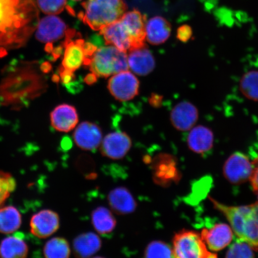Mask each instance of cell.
Segmentation results:
<instances>
[{"instance_id":"obj_29","label":"cell","mask_w":258,"mask_h":258,"mask_svg":"<svg viewBox=\"0 0 258 258\" xmlns=\"http://www.w3.org/2000/svg\"><path fill=\"white\" fill-rule=\"evenodd\" d=\"M145 257H174L172 247L164 241L155 240L147 245L144 251Z\"/></svg>"},{"instance_id":"obj_7","label":"cell","mask_w":258,"mask_h":258,"mask_svg":"<svg viewBox=\"0 0 258 258\" xmlns=\"http://www.w3.org/2000/svg\"><path fill=\"white\" fill-rule=\"evenodd\" d=\"M109 92L119 101H127L138 95L140 82L128 70L112 76L108 83Z\"/></svg>"},{"instance_id":"obj_19","label":"cell","mask_w":258,"mask_h":258,"mask_svg":"<svg viewBox=\"0 0 258 258\" xmlns=\"http://www.w3.org/2000/svg\"><path fill=\"white\" fill-rule=\"evenodd\" d=\"M108 202L112 210L121 215L132 214L136 211L138 206L134 196L124 186L112 189L108 194Z\"/></svg>"},{"instance_id":"obj_16","label":"cell","mask_w":258,"mask_h":258,"mask_svg":"<svg viewBox=\"0 0 258 258\" xmlns=\"http://www.w3.org/2000/svg\"><path fill=\"white\" fill-rule=\"evenodd\" d=\"M199 118L198 108L191 102L183 101L177 104L170 114L173 126L180 131L191 130Z\"/></svg>"},{"instance_id":"obj_4","label":"cell","mask_w":258,"mask_h":258,"mask_svg":"<svg viewBox=\"0 0 258 258\" xmlns=\"http://www.w3.org/2000/svg\"><path fill=\"white\" fill-rule=\"evenodd\" d=\"M90 71L97 77H108L128 69L126 52L114 46L97 48L90 59Z\"/></svg>"},{"instance_id":"obj_17","label":"cell","mask_w":258,"mask_h":258,"mask_svg":"<svg viewBox=\"0 0 258 258\" xmlns=\"http://www.w3.org/2000/svg\"><path fill=\"white\" fill-rule=\"evenodd\" d=\"M50 122L51 126L56 131L68 133L78 124L79 115L73 106L62 104L51 112Z\"/></svg>"},{"instance_id":"obj_1","label":"cell","mask_w":258,"mask_h":258,"mask_svg":"<svg viewBox=\"0 0 258 258\" xmlns=\"http://www.w3.org/2000/svg\"><path fill=\"white\" fill-rule=\"evenodd\" d=\"M33 5L28 0H0V47L23 45L36 26Z\"/></svg>"},{"instance_id":"obj_21","label":"cell","mask_w":258,"mask_h":258,"mask_svg":"<svg viewBox=\"0 0 258 258\" xmlns=\"http://www.w3.org/2000/svg\"><path fill=\"white\" fill-rule=\"evenodd\" d=\"M214 141V134L211 130L204 125H198L190 131L186 141L192 152L203 154L212 149Z\"/></svg>"},{"instance_id":"obj_37","label":"cell","mask_w":258,"mask_h":258,"mask_svg":"<svg viewBox=\"0 0 258 258\" xmlns=\"http://www.w3.org/2000/svg\"><path fill=\"white\" fill-rule=\"evenodd\" d=\"M6 50L5 48L0 47V57H3L6 55Z\"/></svg>"},{"instance_id":"obj_30","label":"cell","mask_w":258,"mask_h":258,"mask_svg":"<svg viewBox=\"0 0 258 258\" xmlns=\"http://www.w3.org/2000/svg\"><path fill=\"white\" fill-rule=\"evenodd\" d=\"M16 188L15 177L11 173L0 170V208Z\"/></svg>"},{"instance_id":"obj_28","label":"cell","mask_w":258,"mask_h":258,"mask_svg":"<svg viewBox=\"0 0 258 258\" xmlns=\"http://www.w3.org/2000/svg\"><path fill=\"white\" fill-rule=\"evenodd\" d=\"M240 91L245 98L258 102V71L245 73L240 81Z\"/></svg>"},{"instance_id":"obj_9","label":"cell","mask_w":258,"mask_h":258,"mask_svg":"<svg viewBox=\"0 0 258 258\" xmlns=\"http://www.w3.org/2000/svg\"><path fill=\"white\" fill-rule=\"evenodd\" d=\"M132 142L124 132H114L103 138L100 150L104 157L112 160H121L130 151Z\"/></svg>"},{"instance_id":"obj_26","label":"cell","mask_w":258,"mask_h":258,"mask_svg":"<svg viewBox=\"0 0 258 258\" xmlns=\"http://www.w3.org/2000/svg\"><path fill=\"white\" fill-rule=\"evenodd\" d=\"M21 225L22 216L17 208L13 206L0 208V233H14Z\"/></svg>"},{"instance_id":"obj_12","label":"cell","mask_w":258,"mask_h":258,"mask_svg":"<svg viewBox=\"0 0 258 258\" xmlns=\"http://www.w3.org/2000/svg\"><path fill=\"white\" fill-rule=\"evenodd\" d=\"M69 30L62 19L49 15L38 22L35 37L41 43L51 44L62 39Z\"/></svg>"},{"instance_id":"obj_36","label":"cell","mask_w":258,"mask_h":258,"mask_svg":"<svg viewBox=\"0 0 258 258\" xmlns=\"http://www.w3.org/2000/svg\"><path fill=\"white\" fill-rule=\"evenodd\" d=\"M160 97L157 95L154 96L152 97V99H151L150 102L151 104L154 106L159 105V103L161 102L160 99L159 100Z\"/></svg>"},{"instance_id":"obj_25","label":"cell","mask_w":258,"mask_h":258,"mask_svg":"<svg viewBox=\"0 0 258 258\" xmlns=\"http://www.w3.org/2000/svg\"><path fill=\"white\" fill-rule=\"evenodd\" d=\"M28 251L27 243L17 235L6 237L0 243V257L24 258L27 257Z\"/></svg>"},{"instance_id":"obj_11","label":"cell","mask_w":258,"mask_h":258,"mask_svg":"<svg viewBox=\"0 0 258 258\" xmlns=\"http://www.w3.org/2000/svg\"><path fill=\"white\" fill-rule=\"evenodd\" d=\"M59 215L50 209L41 210L31 218V233L39 238L50 237L59 230Z\"/></svg>"},{"instance_id":"obj_18","label":"cell","mask_w":258,"mask_h":258,"mask_svg":"<svg viewBox=\"0 0 258 258\" xmlns=\"http://www.w3.org/2000/svg\"><path fill=\"white\" fill-rule=\"evenodd\" d=\"M128 51V67L132 72L140 76H147L153 72L156 67V62L149 49L144 46Z\"/></svg>"},{"instance_id":"obj_20","label":"cell","mask_w":258,"mask_h":258,"mask_svg":"<svg viewBox=\"0 0 258 258\" xmlns=\"http://www.w3.org/2000/svg\"><path fill=\"white\" fill-rule=\"evenodd\" d=\"M120 20L133 38L135 48L145 46V40L146 38V16L143 15L137 10H134L125 12L122 16Z\"/></svg>"},{"instance_id":"obj_34","label":"cell","mask_w":258,"mask_h":258,"mask_svg":"<svg viewBox=\"0 0 258 258\" xmlns=\"http://www.w3.org/2000/svg\"><path fill=\"white\" fill-rule=\"evenodd\" d=\"M253 169L249 178V181L253 190L258 192V155L252 162Z\"/></svg>"},{"instance_id":"obj_2","label":"cell","mask_w":258,"mask_h":258,"mask_svg":"<svg viewBox=\"0 0 258 258\" xmlns=\"http://www.w3.org/2000/svg\"><path fill=\"white\" fill-rule=\"evenodd\" d=\"M210 201L227 218L237 238L246 242L254 251H258V202L250 205L231 206L212 198Z\"/></svg>"},{"instance_id":"obj_5","label":"cell","mask_w":258,"mask_h":258,"mask_svg":"<svg viewBox=\"0 0 258 258\" xmlns=\"http://www.w3.org/2000/svg\"><path fill=\"white\" fill-rule=\"evenodd\" d=\"M174 257L211 258L217 255L210 251L201 234L197 232L183 230L173 238Z\"/></svg>"},{"instance_id":"obj_8","label":"cell","mask_w":258,"mask_h":258,"mask_svg":"<svg viewBox=\"0 0 258 258\" xmlns=\"http://www.w3.org/2000/svg\"><path fill=\"white\" fill-rule=\"evenodd\" d=\"M253 164L246 155L235 153L225 161L223 172L226 179L234 184H240L249 180Z\"/></svg>"},{"instance_id":"obj_6","label":"cell","mask_w":258,"mask_h":258,"mask_svg":"<svg viewBox=\"0 0 258 258\" xmlns=\"http://www.w3.org/2000/svg\"><path fill=\"white\" fill-rule=\"evenodd\" d=\"M76 31L72 29L68 30L66 40L63 41L64 48L62 69L68 72L74 73L81 67L89 66L90 60L87 56L85 44V41L82 38H77L73 40L76 36Z\"/></svg>"},{"instance_id":"obj_32","label":"cell","mask_w":258,"mask_h":258,"mask_svg":"<svg viewBox=\"0 0 258 258\" xmlns=\"http://www.w3.org/2000/svg\"><path fill=\"white\" fill-rule=\"evenodd\" d=\"M36 3L42 12L49 15L60 14L67 6V0H36Z\"/></svg>"},{"instance_id":"obj_10","label":"cell","mask_w":258,"mask_h":258,"mask_svg":"<svg viewBox=\"0 0 258 258\" xmlns=\"http://www.w3.org/2000/svg\"><path fill=\"white\" fill-rule=\"evenodd\" d=\"M153 178L158 185L166 186L180 178L176 161L171 155H158L153 160Z\"/></svg>"},{"instance_id":"obj_33","label":"cell","mask_w":258,"mask_h":258,"mask_svg":"<svg viewBox=\"0 0 258 258\" xmlns=\"http://www.w3.org/2000/svg\"><path fill=\"white\" fill-rule=\"evenodd\" d=\"M192 35V29L188 25H183L177 29V38L183 43H186L191 39Z\"/></svg>"},{"instance_id":"obj_39","label":"cell","mask_w":258,"mask_h":258,"mask_svg":"<svg viewBox=\"0 0 258 258\" xmlns=\"http://www.w3.org/2000/svg\"><path fill=\"white\" fill-rule=\"evenodd\" d=\"M257 200H258V192H257Z\"/></svg>"},{"instance_id":"obj_24","label":"cell","mask_w":258,"mask_h":258,"mask_svg":"<svg viewBox=\"0 0 258 258\" xmlns=\"http://www.w3.org/2000/svg\"><path fill=\"white\" fill-rule=\"evenodd\" d=\"M91 222L97 233L101 235L110 234L117 225L114 215L110 210L104 206H99L93 211Z\"/></svg>"},{"instance_id":"obj_22","label":"cell","mask_w":258,"mask_h":258,"mask_svg":"<svg viewBox=\"0 0 258 258\" xmlns=\"http://www.w3.org/2000/svg\"><path fill=\"white\" fill-rule=\"evenodd\" d=\"M102 241L99 235L93 232L81 234L73 241L74 253L77 257H89L101 249Z\"/></svg>"},{"instance_id":"obj_13","label":"cell","mask_w":258,"mask_h":258,"mask_svg":"<svg viewBox=\"0 0 258 258\" xmlns=\"http://www.w3.org/2000/svg\"><path fill=\"white\" fill-rule=\"evenodd\" d=\"M105 43L112 45L124 52L135 48V43L130 33L120 19L100 30Z\"/></svg>"},{"instance_id":"obj_38","label":"cell","mask_w":258,"mask_h":258,"mask_svg":"<svg viewBox=\"0 0 258 258\" xmlns=\"http://www.w3.org/2000/svg\"><path fill=\"white\" fill-rule=\"evenodd\" d=\"M73 1L79 2L81 1V0H73Z\"/></svg>"},{"instance_id":"obj_23","label":"cell","mask_w":258,"mask_h":258,"mask_svg":"<svg viewBox=\"0 0 258 258\" xmlns=\"http://www.w3.org/2000/svg\"><path fill=\"white\" fill-rule=\"evenodd\" d=\"M146 39L154 45L163 44L170 37L171 26L168 21L161 16L150 19L145 26Z\"/></svg>"},{"instance_id":"obj_14","label":"cell","mask_w":258,"mask_h":258,"mask_svg":"<svg viewBox=\"0 0 258 258\" xmlns=\"http://www.w3.org/2000/svg\"><path fill=\"white\" fill-rule=\"evenodd\" d=\"M73 139L74 143L80 149L95 151L101 146L102 132L98 125L91 122L84 121L76 128Z\"/></svg>"},{"instance_id":"obj_27","label":"cell","mask_w":258,"mask_h":258,"mask_svg":"<svg viewBox=\"0 0 258 258\" xmlns=\"http://www.w3.org/2000/svg\"><path fill=\"white\" fill-rule=\"evenodd\" d=\"M71 253L72 250L69 242L63 237L51 238L43 248L44 256L47 258H68Z\"/></svg>"},{"instance_id":"obj_15","label":"cell","mask_w":258,"mask_h":258,"mask_svg":"<svg viewBox=\"0 0 258 258\" xmlns=\"http://www.w3.org/2000/svg\"><path fill=\"white\" fill-rule=\"evenodd\" d=\"M233 233L230 225L219 223L210 228L203 229L201 236L209 250L218 251L230 244L234 238Z\"/></svg>"},{"instance_id":"obj_3","label":"cell","mask_w":258,"mask_h":258,"mask_svg":"<svg viewBox=\"0 0 258 258\" xmlns=\"http://www.w3.org/2000/svg\"><path fill=\"white\" fill-rule=\"evenodd\" d=\"M82 6L84 23L95 31L119 20L127 9L123 0H87Z\"/></svg>"},{"instance_id":"obj_31","label":"cell","mask_w":258,"mask_h":258,"mask_svg":"<svg viewBox=\"0 0 258 258\" xmlns=\"http://www.w3.org/2000/svg\"><path fill=\"white\" fill-rule=\"evenodd\" d=\"M254 250L244 241L238 239L229 248L226 257H253Z\"/></svg>"},{"instance_id":"obj_35","label":"cell","mask_w":258,"mask_h":258,"mask_svg":"<svg viewBox=\"0 0 258 258\" xmlns=\"http://www.w3.org/2000/svg\"><path fill=\"white\" fill-rule=\"evenodd\" d=\"M96 79L97 76L95 74L92 73V74H89L86 76L85 81L87 84L90 85L96 82Z\"/></svg>"}]
</instances>
